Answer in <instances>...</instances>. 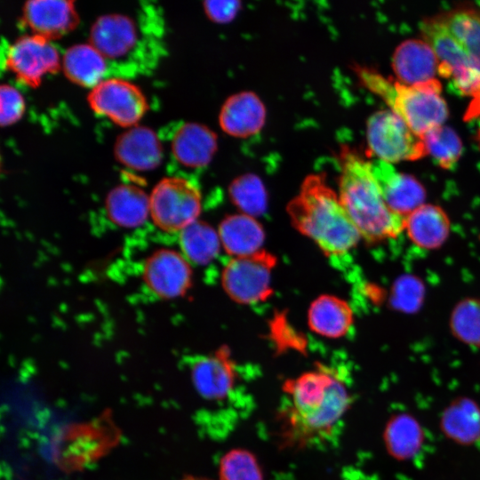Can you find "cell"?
<instances>
[{
    "label": "cell",
    "mask_w": 480,
    "mask_h": 480,
    "mask_svg": "<svg viewBox=\"0 0 480 480\" xmlns=\"http://www.w3.org/2000/svg\"><path fill=\"white\" fill-rule=\"evenodd\" d=\"M339 198L368 242L395 238L404 229L405 218L387 204L371 169V162L345 147L340 156Z\"/></svg>",
    "instance_id": "obj_4"
},
{
    "label": "cell",
    "mask_w": 480,
    "mask_h": 480,
    "mask_svg": "<svg viewBox=\"0 0 480 480\" xmlns=\"http://www.w3.org/2000/svg\"><path fill=\"white\" fill-rule=\"evenodd\" d=\"M116 159L135 171H149L159 165L163 156L161 142L149 127L134 125L121 133L114 145Z\"/></svg>",
    "instance_id": "obj_15"
},
{
    "label": "cell",
    "mask_w": 480,
    "mask_h": 480,
    "mask_svg": "<svg viewBox=\"0 0 480 480\" xmlns=\"http://www.w3.org/2000/svg\"><path fill=\"white\" fill-rule=\"evenodd\" d=\"M464 119L466 121H473L476 120V141L480 147V107H478L476 110L466 113Z\"/></svg>",
    "instance_id": "obj_31"
},
{
    "label": "cell",
    "mask_w": 480,
    "mask_h": 480,
    "mask_svg": "<svg viewBox=\"0 0 480 480\" xmlns=\"http://www.w3.org/2000/svg\"><path fill=\"white\" fill-rule=\"evenodd\" d=\"M229 196L242 213L261 215L267 208V193L261 180L253 174L236 178L229 186Z\"/></svg>",
    "instance_id": "obj_26"
},
{
    "label": "cell",
    "mask_w": 480,
    "mask_h": 480,
    "mask_svg": "<svg viewBox=\"0 0 480 480\" xmlns=\"http://www.w3.org/2000/svg\"><path fill=\"white\" fill-rule=\"evenodd\" d=\"M143 280L157 297L165 300L182 297L192 284L189 261L172 249L154 252L144 262Z\"/></svg>",
    "instance_id": "obj_11"
},
{
    "label": "cell",
    "mask_w": 480,
    "mask_h": 480,
    "mask_svg": "<svg viewBox=\"0 0 480 480\" xmlns=\"http://www.w3.org/2000/svg\"><path fill=\"white\" fill-rule=\"evenodd\" d=\"M448 220L437 206L422 204L405 217L404 229L420 247H437L448 235Z\"/></svg>",
    "instance_id": "obj_24"
},
{
    "label": "cell",
    "mask_w": 480,
    "mask_h": 480,
    "mask_svg": "<svg viewBox=\"0 0 480 480\" xmlns=\"http://www.w3.org/2000/svg\"><path fill=\"white\" fill-rule=\"evenodd\" d=\"M87 101L94 113L129 128L137 125L148 109L142 91L123 78L103 79L91 89Z\"/></svg>",
    "instance_id": "obj_9"
},
{
    "label": "cell",
    "mask_w": 480,
    "mask_h": 480,
    "mask_svg": "<svg viewBox=\"0 0 480 480\" xmlns=\"http://www.w3.org/2000/svg\"><path fill=\"white\" fill-rule=\"evenodd\" d=\"M218 233L221 247L232 258L261 251L265 240L263 228L256 218L242 212L223 219Z\"/></svg>",
    "instance_id": "obj_20"
},
{
    "label": "cell",
    "mask_w": 480,
    "mask_h": 480,
    "mask_svg": "<svg viewBox=\"0 0 480 480\" xmlns=\"http://www.w3.org/2000/svg\"><path fill=\"white\" fill-rule=\"evenodd\" d=\"M217 149L215 133L204 124L185 123L174 132L172 151L174 158L189 168L206 166Z\"/></svg>",
    "instance_id": "obj_19"
},
{
    "label": "cell",
    "mask_w": 480,
    "mask_h": 480,
    "mask_svg": "<svg viewBox=\"0 0 480 480\" xmlns=\"http://www.w3.org/2000/svg\"><path fill=\"white\" fill-rule=\"evenodd\" d=\"M66 77L75 84L92 88L103 79L106 58L90 43L69 46L61 58Z\"/></svg>",
    "instance_id": "obj_23"
},
{
    "label": "cell",
    "mask_w": 480,
    "mask_h": 480,
    "mask_svg": "<svg viewBox=\"0 0 480 480\" xmlns=\"http://www.w3.org/2000/svg\"><path fill=\"white\" fill-rule=\"evenodd\" d=\"M220 480H263L261 468L253 453L245 449H233L220 460Z\"/></svg>",
    "instance_id": "obj_28"
},
{
    "label": "cell",
    "mask_w": 480,
    "mask_h": 480,
    "mask_svg": "<svg viewBox=\"0 0 480 480\" xmlns=\"http://www.w3.org/2000/svg\"><path fill=\"white\" fill-rule=\"evenodd\" d=\"M265 116V107L256 94L239 92L223 104L220 124L226 133L245 138L256 134L262 128Z\"/></svg>",
    "instance_id": "obj_18"
},
{
    "label": "cell",
    "mask_w": 480,
    "mask_h": 480,
    "mask_svg": "<svg viewBox=\"0 0 480 480\" xmlns=\"http://www.w3.org/2000/svg\"><path fill=\"white\" fill-rule=\"evenodd\" d=\"M25 110L22 94L9 84L0 86V124L8 126L18 122Z\"/></svg>",
    "instance_id": "obj_29"
},
{
    "label": "cell",
    "mask_w": 480,
    "mask_h": 480,
    "mask_svg": "<svg viewBox=\"0 0 480 480\" xmlns=\"http://www.w3.org/2000/svg\"><path fill=\"white\" fill-rule=\"evenodd\" d=\"M428 156L444 169H451L458 162L462 153V142L457 133L445 125L428 131L422 137Z\"/></svg>",
    "instance_id": "obj_27"
},
{
    "label": "cell",
    "mask_w": 480,
    "mask_h": 480,
    "mask_svg": "<svg viewBox=\"0 0 480 480\" xmlns=\"http://www.w3.org/2000/svg\"><path fill=\"white\" fill-rule=\"evenodd\" d=\"M422 39L438 60V74L471 98L466 113L480 107V11L456 8L420 24Z\"/></svg>",
    "instance_id": "obj_2"
},
{
    "label": "cell",
    "mask_w": 480,
    "mask_h": 480,
    "mask_svg": "<svg viewBox=\"0 0 480 480\" xmlns=\"http://www.w3.org/2000/svg\"><path fill=\"white\" fill-rule=\"evenodd\" d=\"M275 256L261 250L251 255L231 258L221 273V284L234 301L252 305L270 296Z\"/></svg>",
    "instance_id": "obj_8"
},
{
    "label": "cell",
    "mask_w": 480,
    "mask_h": 480,
    "mask_svg": "<svg viewBox=\"0 0 480 480\" xmlns=\"http://www.w3.org/2000/svg\"><path fill=\"white\" fill-rule=\"evenodd\" d=\"M5 66L21 84L36 88L48 74L61 68V59L51 40L39 35H24L6 50Z\"/></svg>",
    "instance_id": "obj_10"
},
{
    "label": "cell",
    "mask_w": 480,
    "mask_h": 480,
    "mask_svg": "<svg viewBox=\"0 0 480 480\" xmlns=\"http://www.w3.org/2000/svg\"><path fill=\"white\" fill-rule=\"evenodd\" d=\"M149 205L150 216L158 228L180 233L197 220L202 209L201 192L187 179L165 177L152 189Z\"/></svg>",
    "instance_id": "obj_6"
},
{
    "label": "cell",
    "mask_w": 480,
    "mask_h": 480,
    "mask_svg": "<svg viewBox=\"0 0 480 480\" xmlns=\"http://www.w3.org/2000/svg\"><path fill=\"white\" fill-rule=\"evenodd\" d=\"M22 20L32 34L52 40L74 29L79 16L74 1L28 0L22 7Z\"/></svg>",
    "instance_id": "obj_14"
},
{
    "label": "cell",
    "mask_w": 480,
    "mask_h": 480,
    "mask_svg": "<svg viewBox=\"0 0 480 480\" xmlns=\"http://www.w3.org/2000/svg\"><path fill=\"white\" fill-rule=\"evenodd\" d=\"M149 206V196L146 192L131 184H119L113 188L105 203L108 219L124 228L141 226L150 213Z\"/></svg>",
    "instance_id": "obj_21"
},
{
    "label": "cell",
    "mask_w": 480,
    "mask_h": 480,
    "mask_svg": "<svg viewBox=\"0 0 480 480\" xmlns=\"http://www.w3.org/2000/svg\"><path fill=\"white\" fill-rule=\"evenodd\" d=\"M371 169L387 204L393 212L405 218L424 204L425 190L416 179L380 159L371 162Z\"/></svg>",
    "instance_id": "obj_13"
},
{
    "label": "cell",
    "mask_w": 480,
    "mask_h": 480,
    "mask_svg": "<svg viewBox=\"0 0 480 480\" xmlns=\"http://www.w3.org/2000/svg\"><path fill=\"white\" fill-rule=\"evenodd\" d=\"M353 312L347 301L324 294L311 303L308 324L316 334L332 339L345 336L353 324Z\"/></svg>",
    "instance_id": "obj_22"
},
{
    "label": "cell",
    "mask_w": 480,
    "mask_h": 480,
    "mask_svg": "<svg viewBox=\"0 0 480 480\" xmlns=\"http://www.w3.org/2000/svg\"><path fill=\"white\" fill-rule=\"evenodd\" d=\"M392 68L399 82L416 85L436 79L438 60L431 46L423 39H410L396 49Z\"/></svg>",
    "instance_id": "obj_17"
},
{
    "label": "cell",
    "mask_w": 480,
    "mask_h": 480,
    "mask_svg": "<svg viewBox=\"0 0 480 480\" xmlns=\"http://www.w3.org/2000/svg\"><path fill=\"white\" fill-rule=\"evenodd\" d=\"M356 70L364 86L380 96L420 137L446 120L448 108L437 79L408 85L368 68L357 67Z\"/></svg>",
    "instance_id": "obj_5"
},
{
    "label": "cell",
    "mask_w": 480,
    "mask_h": 480,
    "mask_svg": "<svg viewBox=\"0 0 480 480\" xmlns=\"http://www.w3.org/2000/svg\"><path fill=\"white\" fill-rule=\"evenodd\" d=\"M137 40L136 24L125 14H103L95 20L90 29L89 43L106 59L125 56Z\"/></svg>",
    "instance_id": "obj_16"
},
{
    "label": "cell",
    "mask_w": 480,
    "mask_h": 480,
    "mask_svg": "<svg viewBox=\"0 0 480 480\" xmlns=\"http://www.w3.org/2000/svg\"><path fill=\"white\" fill-rule=\"evenodd\" d=\"M182 480H210L208 478H205V477H200V476H187L185 478H183Z\"/></svg>",
    "instance_id": "obj_32"
},
{
    "label": "cell",
    "mask_w": 480,
    "mask_h": 480,
    "mask_svg": "<svg viewBox=\"0 0 480 480\" xmlns=\"http://www.w3.org/2000/svg\"><path fill=\"white\" fill-rule=\"evenodd\" d=\"M240 4L237 1H205L204 8L212 20L228 22L237 13Z\"/></svg>",
    "instance_id": "obj_30"
},
{
    "label": "cell",
    "mask_w": 480,
    "mask_h": 480,
    "mask_svg": "<svg viewBox=\"0 0 480 480\" xmlns=\"http://www.w3.org/2000/svg\"><path fill=\"white\" fill-rule=\"evenodd\" d=\"M283 391L286 404L278 420L285 447L303 448L329 437L352 402L344 379L323 364L286 380Z\"/></svg>",
    "instance_id": "obj_1"
},
{
    "label": "cell",
    "mask_w": 480,
    "mask_h": 480,
    "mask_svg": "<svg viewBox=\"0 0 480 480\" xmlns=\"http://www.w3.org/2000/svg\"><path fill=\"white\" fill-rule=\"evenodd\" d=\"M367 143L377 159L393 164L428 156L422 137L389 110L372 115L367 122Z\"/></svg>",
    "instance_id": "obj_7"
},
{
    "label": "cell",
    "mask_w": 480,
    "mask_h": 480,
    "mask_svg": "<svg viewBox=\"0 0 480 480\" xmlns=\"http://www.w3.org/2000/svg\"><path fill=\"white\" fill-rule=\"evenodd\" d=\"M287 212L293 227L333 260L348 255L362 238L338 194L320 174L304 180Z\"/></svg>",
    "instance_id": "obj_3"
},
{
    "label": "cell",
    "mask_w": 480,
    "mask_h": 480,
    "mask_svg": "<svg viewBox=\"0 0 480 480\" xmlns=\"http://www.w3.org/2000/svg\"><path fill=\"white\" fill-rule=\"evenodd\" d=\"M179 241L184 257L196 265L210 263L222 248L218 230L198 220L180 232Z\"/></svg>",
    "instance_id": "obj_25"
},
{
    "label": "cell",
    "mask_w": 480,
    "mask_h": 480,
    "mask_svg": "<svg viewBox=\"0 0 480 480\" xmlns=\"http://www.w3.org/2000/svg\"><path fill=\"white\" fill-rule=\"evenodd\" d=\"M190 372L195 388L209 402L228 400L235 392L238 380L236 364L226 348L195 359Z\"/></svg>",
    "instance_id": "obj_12"
}]
</instances>
